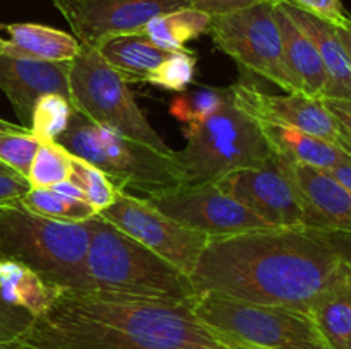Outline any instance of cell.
<instances>
[{"label":"cell","instance_id":"1","mask_svg":"<svg viewBox=\"0 0 351 349\" xmlns=\"http://www.w3.org/2000/svg\"><path fill=\"white\" fill-rule=\"evenodd\" d=\"M195 294L311 311L351 283V233L263 228L213 236L189 276Z\"/></svg>","mask_w":351,"mask_h":349},{"label":"cell","instance_id":"21","mask_svg":"<svg viewBox=\"0 0 351 349\" xmlns=\"http://www.w3.org/2000/svg\"><path fill=\"white\" fill-rule=\"evenodd\" d=\"M60 291L24 263L0 257V300L7 307L36 318L53 303Z\"/></svg>","mask_w":351,"mask_h":349},{"label":"cell","instance_id":"22","mask_svg":"<svg viewBox=\"0 0 351 349\" xmlns=\"http://www.w3.org/2000/svg\"><path fill=\"white\" fill-rule=\"evenodd\" d=\"M93 48L127 82H146L149 72L171 53L158 48L139 33L108 38Z\"/></svg>","mask_w":351,"mask_h":349},{"label":"cell","instance_id":"42","mask_svg":"<svg viewBox=\"0 0 351 349\" xmlns=\"http://www.w3.org/2000/svg\"><path fill=\"white\" fill-rule=\"evenodd\" d=\"M230 349H256V348H243V346H230Z\"/></svg>","mask_w":351,"mask_h":349},{"label":"cell","instance_id":"3","mask_svg":"<svg viewBox=\"0 0 351 349\" xmlns=\"http://www.w3.org/2000/svg\"><path fill=\"white\" fill-rule=\"evenodd\" d=\"M88 224L91 229L86 255L89 291L175 303H187L195 296L187 274L101 216L89 219Z\"/></svg>","mask_w":351,"mask_h":349},{"label":"cell","instance_id":"36","mask_svg":"<svg viewBox=\"0 0 351 349\" xmlns=\"http://www.w3.org/2000/svg\"><path fill=\"white\" fill-rule=\"evenodd\" d=\"M50 188H53V190H57V192H60V194L67 195V197L79 198V201H86L82 190L72 180H64V181H60V183L53 185V187H50Z\"/></svg>","mask_w":351,"mask_h":349},{"label":"cell","instance_id":"31","mask_svg":"<svg viewBox=\"0 0 351 349\" xmlns=\"http://www.w3.org/2000/svg\"><path fill=\"white\" fill-rule=\"evenodd\" d=\"M38 147L40 142L31 133H3L0 135V163L27 178Z\"/></svg>","mask_w":351,"mask_h":349},{"label":"cell","instance_id":"32","mask_svg":"<svg viewBox=\"0 0 351 349\" xmlns=\"http://www.w3.org/2000/svg\"><path fill=\"white\" fill-rule=\"evenodd\" d=\"M288 2L293 3L298 9L305 10V12L312 14V16H317L328 23L336 24V26H341L350 19L341 0H288Z\"/></svg>","mask_w":351,"mask_h":349},{"label":"cell","instance_id":"4","mask_svg":"<svg viewBox=\"0 0 351 349\" xmlns=\"http://www.w3.org/2000/svg\"><path fill=\"white\" fill-rule=\"evenodd\" d=\"M91 229L29 212L21 204L0 207V257L17 260L60 289L89 291L86 274Z\"/></svg>","mask_w":351,"mask_h":349},{"label":"cell","instance_id":"20","mask_svg":"<svg viewBox=\"0 0 351 349\" xmlns=\"http://www.w3.org/2000/svg\"><path fill=\"white\" fill-rule=\"evenodd\" d=\"M9 40L3 53L43 62H71L79 53L81 43L74 34L34 23L3 26Z\"/></svg>","mask_w":351,"mask_h":349},{"label":"cell","instance_id":"12","mask_svg":"<svg viewBox=\"0 0 351 349\" xmlns=\"http://www.w3.org/2000/svg\"><path fill=\"white\" fill-rule=\"evenodd\" d=\"M75 40L96 47L103 40L136 34L158 16L191 7L189 0H51Z\"/></svg>","mask_w":351,"mask_h":349},{"label":"cell","instance_id":"39","mask_svg":"<svg viewBox=\"0 0 351 349\" xmlns=\"http://www.w3.org/2000/svg\"><path fill=\"white\" fill-rule=\"evenodd\" d=\"M336 27H338V34L339 38H341V43L343 47H345L346 53H348L350 64H351V31L345 26H336Z\"/></svg>","mask_w":351,"mask_h":349},{"label":"cell","instance_id":"33","mask_svg":"<svg viewBox=\"0 0 351 349\" xmlns=\"http://www.w3.org/2000/svg\"><path fill=\"white\" fill-rule=\"evenodd\" d=\"M189 2H191L192 9L201 10L211 17H218L239 12V10L259 5V3H276L280 0H189Z\"/></svg>","mask_w":351,"mask_h":349},{"label":"cell","instance_id":"24","mask_svg":"<svg viewBox=\"0 0 351 349\" xmlns=\"http://www.w3.org/2000/svg\"><path fill=\"white\" fill-rule=\"evenodd\" d=\"M308 313L329 349H351V283L319 298Z\"/></svg>","mask_w":351,"mask_h":349},{"label":"cell","instance_id":"25","mask_svg":"<svg viewBox=\"0 0 351 349\" xmlns=\"http://www.w3.org/2000/svg\"><path fill=\"white\" fill-rule=\"evenodd\" d=\"M19 204L29 212L65 222H86L98 212L86 201L67 197L53 188H29Z\"/></svg>","mask_w":351,"mask_h":349},{"label":"cell","instance_id":"30","mask_svg":"<svg viewBox=\"0 0 351 349\" xmlns=\"http://www.w3.org/2000/svg\"><path fill=\"white\" fill-rule=\"evenodd\" d=\"M197 57L191 50L171 51L146 77L147 84L171 92H185L194 81Z\"/></svg>","mask_w":351,"mask_h":349},{"label":"cell","instance_id":"29","mask_svg":"<svg viewBox=\"0 0 351 349\" xmlns=\"http://www.w3.org/2000/svg\"><path fill=\"white\" fill-rule=\"evenodd\" d=\"M69 180H72L81 188L86 202L98 214L105 211V209H108L115 202L117 195L120 192L101 170L86 163V161L79 159V157H74Z\"/></svg>","mask_w":351,"mask_h":349},{"label":"cell","instance_id":"15","mask_svg":"<svg viewBox=\"0 0 351 349\" xmlns=\"http://www.w3.org/2000/svg\"><path fill=\"white\" fill-rule=\"evenodd\" d=\"M283 159V157H281ZM305 228L351 233V192L329 171L285 159Z\"/></svg>","mask_w":351,"mask_h":349},{"label":"cell","instance_id":"27","mask_svg":"<svg viewBox=\"0 0 351 349\" xmlns=\"http://www.w3.org/2000/svg\"><path fill=\"white\" fill-rule=\"evenodd\" d=\"M230 96V88H199L171 101L170 113L187 127L197 125L215 115Z\"/></svg>","mask_w":351,"mask_h":349},{"label":"cell","instance_id":"28","mask_svg":"<svg viewBox=\"0 0 351 349\" xmlns=\"http://www.w3.org/2000/svg\"><path fill=\"white\" fill-rule=\"evenodd\" d=\"M72 163L74 156L58 142L40 144L27 174L31 188H50L60 181L69 180Z\"/></svg>","mask_w":351,"mask_h":349},{"label":"cell","instance_id":"8","mask_svg":"<svg viewBox=\"0 0 351 349\" xmlns=\"http://www.w3.org/2000/svg\"><path fill=\"white\" fill-rule=\"evenodd\" d=\"M69 88L72 108L91 122L108 127L160 153H173L137 106L129 82L113 70L93 47L81 44L79 53L71 60Z\"/></svg>","mask_w":351,"mask_h":349},{"label":"cell","instance_id":"37","mask_svg":"<svg viewBox=\"0 0 351 349\" xmlns=\"http://www.w3.org/2000/svg\"><path fill=\"white\" fill-rule=\"evenodd\" d=\"M339 181V183L345 185L346 188L351 192V163H345L339 164V166L332 168V170H326Z\"/></svg>","mask_w":351,"mask_h":349},{"label":"cell","instance_id":"2","mask_svg":"<svg viewBox=\"0 0 351 349\" xmlns=\"http://www.w3.org/2000/svg\"><path fill=\"white\" fill-rule=\"evenodd\" d=\"M191 301L62 289L0 349H230L195 317Z\"/></svg>","mask_w":351,"mask_h":349},{"label":"cell","instance_id":"44","mask_svg":"<svg viewBox=\"0 0 351 349\" xmlns=\"http://www.w3.org/2000/svg\"><path fill=\"white\" fill-rule=\"evenodd\" d=\"M341 26H345V27H348V29L351 31V17H350V19L348 21H346V23L345 24H341Z\"/></svg>","mask_w":351,"mask_h":349},{"label":"cell","instance_id":"34","mask_svg":"<svg viewBox=\"0 0 351 349\" xmlns=\"http://www.w3.org/2000/svg\"><path fill=\"white\" fill-rule=\"evenodd\" d=\"M31 188L27 178L16 171H0V207L2 205L19 204L23 195Z\"/></svg>","mask_w":351,"mask_h":349},{"label":"cell","instance_id":"13","mask_svg":"<svg viewBox=\"0 0 351 349\" xmlns=\"http://www.w3.org/2000/svg\"><path fill=\"white\" fill-rule=\"evenodd\" d=\"M221 190L273 228L304 226L297 188L285 159L271 157L259 168L237 170L216 180Z\"/></svg>","mask_w":351,"mask_h":349},{"label":"cell","instance_id":"17","mask_svg":"<svg viewBox=\"0 0 351 349\" xmlns=\"http://www.w3.org/2000/svg\"><path fill=\"white\" fill-rule=\"evenodd\" d=\"M280 5L317 48L319 57L328 74V88H326L324 98L351 99V64L336 24L312 16L295 7L288 0H280Z\"/></svg>","mask_w":351,"mask_h":349},{"label":"cell","instance_id":"43","mask_svg":"<svg viewBox=\"0 0 351 349\" xmlns=\"http://www.w3.org/2000/svg\"><path fill=\"white\" fill-rule=\"evenodd\" d=\"M0 171H12V170H10V168H7L3 163H0Z\"/></svg>","mask_w":351,"mask_h":349},{"label":"cell","instance_id":"19","mask_svg":"<svg viewBox=\"0 0 351 349\" xmlns=\"http://www.w3.org/2000/svg\"><path fill=\"white\" fill-rule=\"evenodd\" d=\"M274 12H276L278 24H280L285 62L288 65V70L293 75L300 92L322 99L326 88H328V74H326V68L319 57L317 48L312 43L311 38L285 12L280 2L274 3Z\"/></svg>","mask_w":351,"mask_h":349},{"label":"cell","instance_id":"40","mask_svg":"<svg viewBox=\"0 0 351 349\" xmlns=\"http://www.w3.org/2000/svg\"><path fill=\"white\" fill-rule=\"evenodd\" d=\"M339 129H341V127H339ZM339 147H343V149H345L351 156V137L348 133L343 132V130H341V142H339Z\"/></svg>","mask_w":351,"mask_h":349},{"label":"cell","instance_id":"26","mask_svg":"<svg viewBox=\"0 0 351 349\" xmlns=\"http://www.w3.org/2000/svg\"><path fill=\"white\" fill-rule=\"evenodd\" d=\"M72 113H74V108L64 96H41L31 115V135L40 144L57 142L58 137L67 130Z\"/></svg>","mask_w":351,"mask_h":349},{"label":"cell","instance_id":"7","mask_svg":"<svg viewBox=\"0 0 351 349\" xmlns=\"http://www.w3.org/2000/svg\"><path fill=\"white\" fill-rule=\"evenodd\" d=\"M195 317L226 346L256 349H329L311 313L215 293L192 298Z\"/></svg>","mask_w":351,"mask_h":349},{"label":"cell","instance_id":"6","mask_svg":"<svg viewBox=\"0 0 351 349\" xmlns=\"http://www.w3.org/2000/svg\"><path fill=\"white\" fill-rule=\"evenodd\" d=\"M74 157L93 164L110 178L119 190L127 194H161L180 185V173L173 153L165 154L136 142L108 127L72 113L67 130L57 140Z\"/></svg>","mask_w":351,"mask_h":349},{"label":"cell","instance_id":"16","mask_svg":"<svg viewBox=\"0 0 351 349\" xmlns=\"http://www.w3.org/2000/svg\"><path fill=\"white\" fill-rule=\"evenodd\" d=\"M71 62H43L0 55V89L12 103L17 116L31 122L34 105L41 96L60 94L71 101Z\"/></svg>","mask_w":351,"mask_h":349},{"label":"cell","instance_id":"14","mask_svg":"<svg viewBox=\"0 0 351 349\" xmlns=\"http://www.w3.org/2000/svg\"><path fill=\"white\" fill-rule=\"evenodd\" d=\"M232 91L237 103L256 120L285 123L336 146L341 142L339 123L321 98H312L304 92L269 94L243 81L233 84Z\"/></svg>","mask_w":351,"mask_h":349},{"label":"cell","instance_id":"10","mask_svg":"<svg viewBox=\"0 0 351 349\" xmlns=\"http://www.w3.org/2000/svg\"><path fill=\"white\" fill-rule=\"evenodd\" d=\"M98 216L187 276L192 274L209 242L204 233L185 228L153 207L146 198L122 190L115 202Z\"/></svg>","mask_w":351,"mask_h":349},{"label":"cell","instance_id":"5","mask_svg":"<svg viewBox=\"0 0 351 349\" xmlns=\"http://www.w3.org/2000/svg\"><path fill=\"white\" fill-rule=\"evenodd\" d=\"M184 135V149L173 151L180 185L209 183L273 157L259 122L237 103L232 86L225 105L202 123L185 127Z\"/></svg>","mask_w":351,"mask_h":349},{"label":"cell","instance_id":"23","mask_svg":"<svg viewBox=\"0 0 351 349\" xmlns=\"http://www.w3.org/2000/svg\"><path fill=\"white\" fill-rule=\"evenodd\" d=\"M211 16L192 7L154 17L139 34L165 51L187 50L189 41L208 33Z\"/></svg>","mask_w":351,"mask_h":349},{"label":"cell","instance_id":"38","mask_svg":"<svg viewBox=\"0 0 351 349\" xmlns=\"http://www.w3.org/2000/svg\"><path fill=\"white\" fill-rule=\"evenodd\" d=\"M3 133H31V130L27 125H17V123H10L0 118V135Z\"/></svg>","mask_w":351,"mask_h":349},{"label":"cell","instance_id":"11","mask_svg":"<svg viewBox=\"0 0 351 349\" xmlns=\"http://www.w3.org/2000/svg\"><path fill=\"white\" fill-rule=\"evenodd\" d=\"M146 201L173 221L204 233L209 238L269 228L245 205L221 190L216 181L178 185L146 197Z\"/></svg>","mask_w":351,"mask_h":349},{"label":"cell","instance_id":"41","mask_svg":"<svg viewBox=\"0 0 351 349\" xmlns=\"http://www.w3.org/2000/svg\"><path fill=\"white\" fill-rule=\"evenodd\" d=\"M0 29H3L2 24H0ZM5 47H7V40H3V38L0 36V55H2L3 51H5Z\"/></svg>","mask_w":351,"mask_h":349},{"label":"cell","instance_id":"18","mask_svg":"<svg viewBox=\"0 0 351 349\" xmlns=\"http://www.w3.org/2000/svg\"><path fill=\"white\" fill-rule=\"evenodd\" d=\"M257 122L274 156L298 164L321 168V170H332L339 164L351 163L350 154L336 144L285 123L266 122V120H257Z\"/></svg>","mask_w":351,"mask_h":349},{"label":"cell","instance_id":"9","mask_svg":"<svg viewBox=\"0 0 351 349\" xmlns=\"http://www.w3.org/2000/svg\"><path fill=\"white\" fill-rule=\"evenodd\" d=\"M209 34L215 47L240 67L271 81L287 92H300L288 70L274 3H259L239 12L211 17Z\"/></svg>","mask_w":351,"mask_h":349},{"label":"cell","instance_id":"35","mask_svg":"<svg viewBox=\"0 0 351 349\" xmlns=\"http://www.w3.org/2000/svg\"><path fill=\"white\" fill-rule=\"evenodd\" d=\"M324 106L329 109L341 130L351 137V99H332L324 98Z\"/></svg>","mask_w":351,"mask_h":349}]
</instances>
